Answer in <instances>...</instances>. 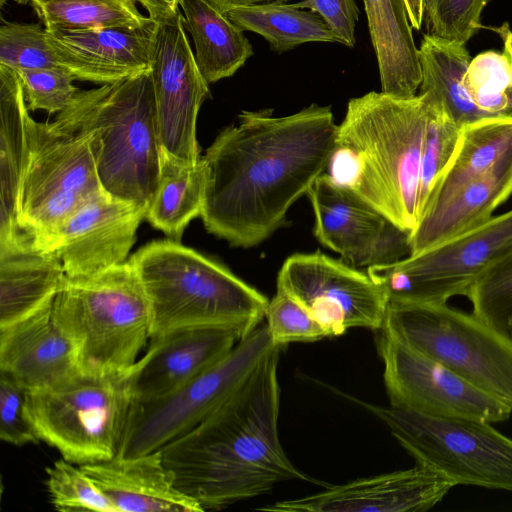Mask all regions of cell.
<instances>
[{"label":"cell","instance_id":"obj_1","mask_svg":"<svg viewBox=\"0 0 512 512\" xmlns=\"http://www.w3.org/2000/svg\"><path fill=\"white\" fill-rule=\"evenodd\" d=\"M337 128L330 107L315 103L280 117L243 111L202 157L207 231L242 248L270 237L326 171Z\"/></svg>","mask_w":512,"mask_h":512},{"label":"cell","instance_id":"obj_2","mask_svg":"<svg viewBox=\"0 0 512 512\" xmlns=\"http://www.w3.org/2000/svg\"><path fill=\"white\" fill-rule=\"evenodd\" d=\"M277 346L212 414L160 451L176 488L205 510H220L311 481L288 458L278 430Z\"/></svg>","mask_w":512,"mask_h":512},{"label":"cell","instance_id":"obj_3","mask_svg":"<svg viewBox=\"0 0 512 512\" xmlns=\"http://www.w3.org/2000/svg\"><path fill=\"white\" fill-rule=\"evenodd\" d=\"M431 101L371 91L350 99L326 173L412 232L419 221L420 169Z\"/></svg>","mask_w":512,"mask_h":512},{"label":"cell","instance_id":"obj_4","mask_svg":"<svg viewBox=\"0 0 512 512\" xmlns=\"http://www.w3.org/2000/svg\"><path fill=\"white\" fill-rule=\"evenodd\" d=\"M53 123L89 132L103 190L147 210L163 153L150 71L79 90Z\"/></svg>","mask_w":512,"mask_h":512},{"label":"cell","instance_id":"obj_5","mask_svg":"<svg viewBox=\"0 0 512 512\" xmlns=\"http://www.w3.org/2000/svg\"><path fill=\"white\" fill-rule=\"evenodd\" d=\"M129 260L149 301L151 337L197 325H239L251 332L265 318L266 296L178 241H152Z\"/></svg>","mask_w":512,"mask_h":512},{"label":"cell","instance_id":"obj_6","mask_svg":"<svg viewBox=\"0 0 512 512\" xmlns=\"http://www.w3.org/2000/svg\"><path fill=\"white\" fill-rule=\"evenodd\" d=\"M53 316L85 372H129L152 334L149 301L129 259L88 278L66 277Z\"/></svg>","mask_w":512,"mask_h":512},{"label":"cell","instance_id":"obj_7","mask_svg":"<svg viewBox=\"0 0 512 512\" xmlns=\"http://www.w3.org/2000/svg\"><path fill=\"white\" fill-rule=\"evenodd\" d=\"M381 329L512 410L511 333L447 302L405 300L388 302Z\"/></svg>","mask_w":512,"mask_h":512},{"label":"cell","instance_id":"obj_8","mask_svg":"<svg viewBox=\"0 0 512 512\" xmlns=\"http://www.w3.org/2000/svg\"><path fill=\"white\" fill-rule=\"evenodd\" d=\"M134 396L131 370L91 373L27 391L26 411L40 441L77 465L118 456Z\"/></svg>","mask_w":512,"mask_h":512},{"label":"cell","instance_id":"obj_9","mask_svg":"<svg viewBox=\"0 0 512 512\" xmlns=\"http://www.w3.org/2000/svg\"><path fill=\"white\" fill-rule=\"evenodd\" d=\"M345 397L380 419L417 464L443 474L455 486L512 491V439L492 423L430 416Z\"/></svg>","mask_w":512,"mask_h":512},{"label":"cell","instance_id":"obj_10","mask_svg":"<svg viewBox=\"0 0 512 512\" xmlns=\"http://www.w3.org/2000/svg\"><path fill=\"white\" fill-rule=\"evenodd\" d=\"M29 152L19 193V222L47 248L58 228L103 192L89 132L27 120Z\"/></svg>","mask_w":512,"mask_h":512},{"label":"cell","instance_id":"obj_11","mask_svg":"<svg viewBox=\"0 0 512 512\" xmlns=\"http://www.w3.org/2000/svg\"><path fill=\"white\" fill-rule=\"evenodd\" d=\"M276 345L267 324L243 337L224 357L175 391L150 400L133 399L118 456L161 450L221 406Z\"/></svg>","mask_w":512,"mask_h":512},{"label":"cell","instance_id":"obj_12","mask_svg":"<svg viewBox=\"0 0 512 512\" xmlns=\"http://www.w3.org/2000/svg\"><path fill=\"white\" fill-rule=\"evenodd\" d=\"M512 252V210L438 246L367 268L388 300L448 302L466 296L477 274Z\"/></svg>","mask_w":512,"mask_h":512},{"label":"cell","instance_id":"obj_13","mask_svg":"<svg viewBox=\"0 0 512 512\" xmlns=\"http://www.w3.org/2000/svg\"><path fill=\"white\" fill-rule=\"evenodd\" d=\"M277 289L301 304L329 337L350 328L379 331L389 302L367 272L319 252L287 258Z\"/></svg>","mask_w":512,"mask_h":512},{"label":"cell","instance_id":"obj_14","mask_svg":"<svg viewBox=\"0 0 512 512\" xmlns=\"http://www.w3.org/2000/svg\"><path fill=\"white\" fill-rule=\"evenodd\" d=\"M377 348L390 405L436 417L496 423L512 414L504 403L421 354L387 331H378Z\"/></svg>","mask_w":512,"mask_h":512},{"label":"cell","instance_id":"obj_15","mask_svg":"<svg viewBox=\"0 0 512 512\" xmlns=\"http://www.w3.org/2000/svg\"><path fill=\"white\" fill-rule=\"evenodd\" d=\"M150 73L163 150L188 163L199 162L196 121L210 96L209 83L196 64L180 11L157 21Z\"/></svg>","mask_w":512,"mask_h":512},{"label":"cell","instance_id":"obj_16","mask_svg":"<svg viewBox=\"0 0 512 512\" xmlns=\"http://www.w3.org/2000/svg\"><path fill=\"white\" fill-rule=\"evenodd\" d=\"M314 235L353 267L391 264L411 254L410 232L326 173L307 192Z\"/></svg>","mask_w":512,"mask_h":512},{"label":"cell","instance_id":"obj_17","mask_svg":"<svg viewBox=\"0 0 512 512\" xmlns=\"http://www.w3.org/2000/svg\"><path fill=\"white\" fill-rule=\"evenodd\" d=\"M146 209L97 194L74 212L54 233V250L69 279L94 276L127 261Z\"/></svg>","mask_w":512,"mask_h":512},{"label":"cell","instance_id":"obj_18","mask_svg":"<svg viewBox=\"0 0 512 512\" xmlns=\"http://www.w3.org/2000/svg\"><path fill=\"white\" fill-rule=\"evenodd\" d=\"M455 484L443 474L417 464L409 469L327 486L301 498L256 508L266 512H418L443 500Z\"/></svg>","mask_w":512,"mask_h":512},{"label":"cell","instance_id":"obj_19","mask_svg":"<svg viewBox=\"0 0 512 512\" xmlns=\"http://www.w3.org/2000/svg\"><path fill=\"white\" fill-rule=\"evenodd\" d=\"M249 333L239 325L221 324L180 327L152 336L146 353L131 369L134 399L170 394L224 357Z\"/></svg>","mask_w":512,"mask_h":512},{"label":"cell","instance_id":"obj_20","mask_svg":"<svg viewBox=\"0 0 512 512\" xmlns=\"http://www.w3.org/2000/svg\"><path fill=\"white\" fill-rule=\"evenodd\" d=\"M156 26L55 30L47 34L60 66L75 79L104 85L151 70Z\"/></svg>","mask_w":512,"mask_h":512},{"label":"cell","instance_id":"obj_21","mask_svg":"<svg viewBox=\"0 0 512 512\" xmlns=\"http://www.w3.org/2000/svg\"><path fill=\"white\" fill-rule=\"evenodd\" d=\"M80 371L76 351L53 316V302L0 328V372L28 391L55 386Z\"/></svg>","mask_w":512,"mask_h":512},{"label":"cell","instance_id":"obj_22","mask_svg":"<svg viewBox=\"0 0 512 512\" xmlns=\"http://www.w3.org/2000/svg\"><path fill=\"white\" fill-rule=\"evenodd\" d=\"M117 512H201L179 491L161 451L80 465Z\"/></svg>","mask_w":512,"mask_h":512},{"label":"cell","instance_id":"obj_23","mask_svg":"<svg viewBox=\"0 0 512 512\" xmlns=\"http://www.w3.org/2000/svg\"><path fill=\"white\" fill-rule=\"evenodd\" d=\"M65 279L57 253L32 235L0 240V328L51 304Z\"/></svg>","mask_w":512,"mask_h":512},{"label":"cell","instance_id":"obj_24","mask_svg":"<svg viewBox=\"0 0 512 512\" xmlns=\"http://www.w3.org/2000/svg\"><path fill=\"white\" fill-rule=\"evenodd\" d=\"M511 193L512 152L422 214L410 234V255L438 246L485 222Z\"/></svg>","mask_w":512,"mask_h":512},{"label":"cell","instance_id":"obj_25","mask_svg":"<svg viewBox=\"0 0 512 512\" xmlns=\"http://www.w3.org/2000/svg\"><path fill=\"white\" fill-rule=\"evenodd\" d=\"M29 116L18 74L0 64V240L25 232L19 222V193L29 152Z\"/></svg>","mask_w":512,"mask_h":512},{"label":"cell","instance_id":"obj_26","mask_svg":"<svg viewBox=\"0 0 512 512\" xmlns=\"http://www.w3.org/2000/svg\"><path fill=\"white\" fill-rule=\"evenodd\" d=\"M363 3L382 92L397 97L416 95L421 70L405 0H363Z\"/></svg>","mask_w":512,"mask_h":512},{"label":"cell","instance_id":"obj_27","mask_svg":"<svg viewBox=\"0 0 512 512\" xmlns=\"http://www.w3.org/2000/svg\"><path fill=\"white\" fill-rule=\"evenodd\" d=\"M195 61L210 84L234 75L253 55L244 31L208 0H179Z\"/></svg>","mask_w":512,"mask_h":512},{"label":"cell","instance_id":"obj_28","mask_svg":"<svg viewBox=\"0 0 512 512\" xmlns=\"http://www.w3.org/2000/svg\"><path fill=\"white\" fill-rule=\"evenodd\" d=\"M418 58L420 93L442 106L460 127L494 116L480 110L464 86L463 78L471 61L466 44L425 34Z\"/></svg>","mask_w":512,"mask_h":512},{"label":"cell","instance_id":"obj_29","mask_svg":"<svg viewBox=\"0 0 512 512\" xmlns=\"http://www.w3.org/2000/svg\"><path fill=\"white\" fill-rule=\"evenodd\" d=\"M204 188L202 158L188 163L163 150L159 184L145 219L169 239L180 242L188 223L201 215Z\"/></svg>","mask_w":512,"mask_h":512},{"label":"cell","instance_id":"obj_30","mask_svg":"<svg viewBox=\"0 0 512 512\" xmlns=\"http://www.w3.org/2000/svg\"><path fill=\"white\" fill-rule=\"evenodd\" d=\"M511 152L512 115L489 116L463 126L452 164L422 214L488 172Z\"/></svg>","mask_w":512,"mask_h":512},{"label":"cell","instance_id":"obj_31","mask_svg":"<svg viewBox=\"0 0 512 512\" xmlns=\"http://www.w3.org/2000/svg\"><path fill=\"white\" fill-rule=\"evenodd\" d=\"M225 15L243 31L264 37L277 54L307 42H337L317 13L304 11L294 4L274 2L238 7Z\"/></svg>","mask_w":512,"mask_h":512},{"label":"cell","instance_id":"obj_32","mask_svg":"<svg viewBox=\"0 0 512 512\" xmlns=\"http://www.w3.org/2000/svg\"><path fill=\"white\" fill-rule=\"evenodd\" d=\"M47 31L98 28L143 29L157 21L133 0H27Z\"/></svg>","mask_w":512,"mask_h":512},{"label":"cell","instance_id":"obj_33","mask_svg":"<svg viewBox=\"0 0 512 512\" xmlns=\"http://www.w3.org/2000/svg\"><path fill=\"white\" fill-rule=\"evenodd\" d=\"M428 98L431 101V112L421 159L418 195L419 219L452 164L462 132V127L450 117L444 108L429 96Z\"/></svg>","mask_w":512,"mask_h":512},{"label":"cell","instance_id":"obj_34","mask_svg":"<svg viewBox=\"0 0 512 512\" xmlns=\"http://www.w3.org/2000/svg\"><path fill=\"white\" fill-rule=\"evenodd\" d=\"M463 82L480 110L491 115H512V73L504 52L486 51L475 56Z\"/></svg>","mask_w":512,"mask_h":512},{"label":"cell","instance_id":"obj_35","mask_svg":"<svg viewBox=\"0 0 512 512\" xmlns=\"http://www.w3.org/2000/svg\"><path fill=\"white\" fill-rule=\"evenodd\" d=\"M466 297L472 303L474 315L512 334V252L480 271Z\"/></svg>","mask_w":512,"mask_h":512},{"label":"cell","instance_id":"obj_36","mask_svg":"<svg viewBox=\"0 0 512 512\" xmlns=\"http://www.w3.org/2000/svg\"><path fill=\"white\" fill-rule=\"evenodd\" d=\"M46 474L50 503L56 510L117 512L80 465L62 458Z\"/></svg>","mask_w":512,"mask_h":512},{"label":"cell","instance_id":"obj_37","mask_svg":"<svg viewBox=\"0 0 512 512\" xmlns=\"http://www.w3.org/2000/svg\"><path fill=\"white\" fill-rule=\"evenodd\" d=\"M0 64L14 71L60 66L45 27L16 22L0 27Z\"/></svg>","mask_w":512,"mask_h":512},{"label":"cell","instance_id":"obj_38","mask_svg":"<svg viewBox=\"0 0 512 512\" xmlns=\"http://www.w3.org/2000/svg\"><path fill=\"white\" fill-rule=\"evenodd\" d=\"M489 0H423L427 34L466 44L483 26L481 15Z\"/></svg>","mask_w":512,"mask_h":512},{"label":"cell","instance_id":"obj_39","mask_svg":"<svg viewBox=\"0 0 512 512\" xmlns=\"http://www.w3.org/2000/svg\"><path fill=\"white\" fill-rule=\"evenodd\" d=\"M273 342L284 346L292 342H313L329 337L324 328L296 300L278 290L265 311Z\"/></svg>","mask_w":512,"mask_h":512},{"label":"cell","instance_id":"obj_40","mask_svg":"<svg viewBox=\"0 0 512 512\" xmlns=\"http://www.w3.org/2000/svg\"><path fill=\"white\" fill-rule=\"evenodd\" d=\"M29 110L60 113L67 108L79 89L74 76L62 66L16 71Z\"/></svg>","mask_w":512,"mask_h":512},{"label":"cell","instance_id":"obj_41","mask_svg":"<svg viewBox=\"0 0 512 512\" xmlns=\"http://www.w3.org/2000/svg\"><path fill=\"white\" fill-rule=\"evenodd\" d=\"M27 391L17 380L0 372V438L16 446L40 441L26 411Z\"/></svg>","mask_w":512,"mask_h":512},{"label":"cell","instance_id":"obj_42","mask_svg":"<svg viewBox=\"0 0 512 512\" xmlns=\"http://www.w3.org/2000/svg\"><path fill=\"white\" fill-rule=\"evenodd\" d=\"M294 5L317 13L336 37L337 42L349 48L354 47L355 27L359 16L354 0H302Z\"/></svg>","mask_w":512,"mask_h":512},{"label":"cell","instance_id":"obj_43","mask_svg":"<svg viewBox=\"0 0 512 512\" xmlns=\"http://www.w3.org/2000/svg\"><path fill=\"white\" fill-rule=\"evenodd\" d=\"M140 4L148 16L158 21L175 15L179 10V0H133Z\"/></svg>","mask_w":512,"mask_h":512},{"label":"cell","instance_id":"obj_44","mask_svg":"<svg viewBox=\"0 0 512 512\" xmlns=\"http://www.w3.org/2000/svg\"><path fill=\"white\" fill-rule=\"evenodd\" d=\"M212 5L225 13L228 10L265 3H286L288 0H208Z\"/></svg>","mask_w":512,"mask_h":512},{"label":"cell","instance_id":"obj_45","mask_svg":"<svg viewBox=\"0 0 512 512\" xmlns=\"http://www.w3.org/2000/svg\"><path fill=\"white\" fill-rule=\"evenodd\" d=\"M405 2L412 28L420 30L423 24V0H405Z\"/></svg>","mask_w":512,"mask_h":512},{"label":"cell","instance_id":"obj_46","mask_svg":"<svg viewBox=\"0 0 512 512\" xmlns=\"http://www.w3.org/2000/svg\"><path fill=\"white\" fill-rule=\"evenodd\" d=\"M499 36H504L509 41L512 47V31L509 28L508 23H503L500 27H490Z\"/></svg>","mask_w":512,"mask_h":512},{"label":"cell","instance_id":"obj_47","mask_svg":"<svg viewBox=\"0 0 512 512\" xmlns=\"http://www.w3.org/2000/svg\"><path fill=\"white\" fill-rule=\"evenodd\" d=\"M500 37L503 41V52L506 54V56L509 60L510 67H511V73H512V47H511L509 41L507 40V38H505L504 36H500Z\"/></svg>","mask_w":512,"mask_h":512},{"label":"cell","instance_id":"obj_48","mask_svg":"<svg viewBox=\"0 0 512 512\" xmlns=\"http://www.w3.org/2000/svg\"><path fill=\"white\" fill-rule=\"evenodd\" d=\"M12 1H15V2L20 3V4H26L27 3V0H12Z\"/></svg>","mask_w":512,"mask_h":512}]
</instances>
